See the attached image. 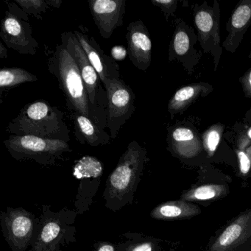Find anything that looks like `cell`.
Returning a JSON list of instances; mask_svg holds the SVG:
<instances>
[{
	"label": "cell",
	"mask_w": 251,
	"mask_h": 251,
	"mask_svg": "<svg viewBox=\"0 0 251 251\" xmlns=\"http://www.w3.org/2000/svg\"><path fill=\"white\" fill-rule=\"evenodd\" d=\"M47 67L58 80L70 112L79 113L103 130L107 129V114L92 105L78 66L62 44L57 45L50 54Z\"/></svg>",
	"instance_id": "obj_1"
},
{
	"label": "cell",
	"mask_w": 251,
	"mask_h": 251,
	"mask_svg": "<svg viewBox=\"0 0 251 251\" xmlns=\"http://www.w3.org/2000/svg\"><path fill=\"white\" fill-rule=\"evenodd\" d=\"M148 158L147 151L132 141L107 179L103 192L105 205L116 212L131 205Z\"/></svg>",
	"instance_id": "obj_2"
},
{
	"label": "cell",
	"mask_w": 251,
	"mask_h": 251,
	"mask_svg": "<svg viewBox=\"0 0 251 251\" xmlns=\"http://www.w3.org/2000/svg\"><path fill=\"white\" fill-rule=\"evenodd\" d=\"M64 117V112L58 107L39 100L20 110L10 122L7 132L15 136H33L69 142L70 130Z\"/></svg>",
	"instance_id": "obj_3"
},
{
	"label": "cell",
	"mask_w": 251,
	"mask_h": 251,
	"mask_svg": "<svg viewBox=\"0 0 251 251\" xmlns=\"http://www.w3.org/2000/svg\"><path fill=\"white\" fill-rule=\"evenodd\" d=\"M77 215L75 210L64 208L54 211L50 205H42L30 251H58L62 246L77 242L74 224Z\"/></svg>",
	"instance_id": "obj_4"
},
{
	"label": "cell",
	"mask_w": 251,
	"mask_h": 251,
	"mask_svg": "<svg viewBox=\"0 0 251 251\" xmlns=\"http://www.w3.org/2000/svg\"><path fill=\"white\" fill-rule=\"evenodd\" d=\"M4 144L17 161H34L43 166L55 165L65 154L73 152L68 142L33 136L10 135Z\"/></svg>",
	"instance_id": "obj_5"
},
{
	"label": "cell",
	"mask_w": 251,
	"mask_h": 251,
	"mask_svg": "<svg viewBox=\"0 0 251 251\" xmlns=\"http://www.w3.org/2000/svg\"><path fill=\"white\" fill-rule=\"evenodd\" d=\"M39 217L25 208L8 207L0 214L2 234L12 251H25L31 247Z\"/></svg>",
	"instance_id": "obj_6"
},
{
	"label": "cell",
	"mask_w": 251,
	"mask_h": 251,
	"mask_svg": "<svg viewBox=\"0 0 251 251\" xmlns=\"http://www.w3.org/2000/svg\"><path fill=\"white\" fill-rule=\"evenodd\" d=\"M61 43L78 66L92 105L107 114L108 96L106 90L73 31L63 33L61 36Z\"/></svg>",
	"instance_id": "obj_7"
},
{
	"label": "cell",
	"mask_w": 251,
	"mask_h": 251,
	"mask_svg": "<svg viewBox=\"0 0 251 251\" xmlns=\"http://www.w3.org/2000/svg\"><path fill=\"white\" fill-rule=\"evenodd\" d=\"M108 96L107 129L111 139L118 136L120 129L136 111V95L122 79L110 80L105 87Z\"/></svg>",
	"instance_id": "obj_8"
},
{
	"label": "cell",
	"mask_w": 251,
	"mask_h": 251,
	"mask_svg": "<svg viewBox=\"0 0 251 251\" xmlns=\"http://www.w3.org/2000/svg\"><path fill=\"white\" fill-rule=\"evenodd\" d=\"M103 172L102 163L90 155L83 157L75 164L73 176L78 180L79 186L74 205L78 215H83L90 209L100 186Z\"/></svg>",
	"instance_id": "obj_9"
},
{
	"label": "cell",
	"mask_w": 251,
	"mask_h": 251,
	"mask_svg": "<svg viewBox=\"0 0 251 251\" xmlns=\"http://www.w3.org/2000/svg\"><path fill=\"white\" fill-rule=\"evenodd\" d=\"M0 38L8 48L22 55H35L37 53L39 43L33 38L31 25L11 11H6L2 19Z\"/></svg>",
	"instance_id": "obj_10"
},
{
	"label": "cell",
	"mask_w": 251,
	"mask_h": 251,
	"mask_svg": "<svg viewBox=\"0 0 251 251\" xmlns=\"http://www.w3.org/2000/svg\"><path fill=\"white\" fill-rule=\"evenodd\" d=\"M195 23L199 35L200 43L205 52L214 55L217 69L221 55L220 36V10L217 2L213 8L202 6L195 14Z\"/></svg>",
	"instance_id": "obj_11"
},
{
	"label": "cell",
	"mask_w": 251,
	"mask_h": 251,
	"mask_svg": "<svg viewBox=\"0 0 251 251\" xmlns=\"http://www.w3.org/2000/svg\"><path fill=\"white\" fill-rule=\"evenodd\" d=\"M126 2V0H90L88 2L95 24L104 39H110L114 32L123 25Z\"/></svg>",
	"instance_id": "obj_12"
},
{
	"label": "cell",
	"mask_w": 251,
	"mask_h": 251,
	"mask_svg": "<svg viewBox=\"0 0 251 251\" xmlns=\"http://www.w3.org/2000/svg\"><path fill=\"white\" fill-rule=\"evenodd\" d=\"M73 33L78 39L91 64L99 75L104 87L110 80L121 79L120 67L117 61L104 52L94 37L84 33L83 30L79 31L75 30Z\"/></svg>",
	"instance_id": "obj_13"
},
{
	"label": "cell",
	"mask_w": 251,
	"mask_h": 251,
	"mask_svg": "<svg viewBox=\"0 0 251 251\" xmlns=\"http://www.w3.org/2000/svg\"><path fill=\"white\" fill-rule=\"evenodd\" d=\"M126 39L130 61L140 71L146 72L152 59V41L142 20L132 22L127 27Z\"/></svg>",
	"instance_id": "obj_14"
},
{
	"label": "cell",
	"mask_w": 251,
	"mask_h": 251,
	"mask_svg": "<svg viewBox=\"0 0 251 251\" xmlns=\"http://www.w3.org/2000/svg\"><path fill=\"white\" fill-rule=\"evenodd\" d=\"M251 25V0H242L235 8L229 20L228 36L223 42V48L233 53Z\"/></svg>",
	"instance_id": "obj_15"
},
{
	"label": "cell",
	"mask_w": 251,
	"mask_h": 251,
	"mask_svg": "<svg viewBox=\"0 0 251 251\" xmlns=\"http://www.w3.org/2000/svg\"><path fill=\"white\" fill-rule=\"evenodd\" d=\"M251 229V211H248L239 216L222 232L210 251H230L248 237Z\"/></svg>",
	"instance_id": "obj_16"
},
{
	"label": "cell",
	"mask_w": 251,
	"mask_h": 251,
	"mask_svg": "<svg viewBox=\"0 0 251 251\" xmlns=\"http://www.w3.org/2000/svg\"><path fill=\"white\" fill-rule=\"evenodd\" d=\"M70 117L74 124L75 138L82 145L98 147L111 144V135L90 119L76 112L70 113Z\"/></svg>",
	"instance_id": "obj_17"
},
{
	"label": "cell",
	"mask_w": 251,
	"mask_h": 251,
	"mask_svg": "<svg viewBox=\"0 0 251 251\" xmlns=\"http://www.w3.org/2000/svg\"><path fill=\"white\" fill-rule=\"evenodd\" d=\"M211 90L212 86L205 83H194L180 88L173 95L169 102L168 111L171 119L176 114L184 111L200 97L206 96Z\"/></svg>",
	"instance_id": "obj_18"
},
{
	"label": "cell",
	"mask_w": 251,
	"mask_h": 251,
	"mask_svg": "<svg viewBox=\"0 0 251 251\" xmlns=\"http://www.w3.org/2000/svg\"><path fill=\"white\" fill-rule=\"evenodd\" d=\"M201 212L197 205L183 201H169L155 207L151 217L160 220H174L193 217Z\"/></svg>",
	"instance_id": "obj_19"
},
{
	"label": "cell",
	"mask_w": 251,
	"mask_h": 251,
	"mask_svg": "<svg viewBox=\"0 0 251 251\" xmlns=\"http://www.w3.org/2000/svg\"><path fill=\"white\" fill-rule=\"evenodd\" d=\"M169 144L174 152L183 155H186V148H199V142L192 130L186 127H177L169 133ZM188 154H189L187 148Z\"/></svg>",
	"instance_id": "obj_20"
},
{
	"label": "cell",
	"mask_w": 251,
	"mask_h": 251,
	"mask_svg": "<svg viewBox=\"0 0 251 251\" xmlns=\"http://www.w3.org/2000/svg\"><path fill=\"white\" fill-rule=\"evenodd\" d=\"M38 81L37 76L27 70L19 67L3 68L0 70V88L14 87L26 83Z\"/></svg>",
	"instance_id": "obj_21"
},
{
	"label": "cell",
	"mask_w": 251,
	"mask_h": 251,
	"mask_svg": "<svg viewBox=\"0 0 251 251\" xmlns=\"http://www.w3.org/2000/svg\"><path fill=\"white\" fill-rule=\"evenodd\" d=\"M125 242L118 244L119 251H157V245L152 239L139 233L123 234Z\"/></svg>",
	"instance_id": "obj_22"
},
{
	"label": "cell",
	"mask_w": 251,
	"mask_h": 251,
	"mask_svg": "<svg viewBox=\"0 0 251 251\" xmlns=\"http://www.w3.org/2000/svg\"><path fill=\"white\" fill-rule=\"evenodd\" d=\"M191 42L189 35L186 30L180 27V25H177L173 40L170 45V54L169 58L170 61L173 58H183L186 55L190 50Z\"/></svg>",
	"instance_id": "obj_23"
},
{
	"label": "cell",
	"mask_w": 251,
	"mask_h": 251,
	"mask_svg": "<svg viewBox=\"0 0 251 251\" xmlns=\"http://www.w3.org/2000/svg\"><path fill=\"white\" fill-rule=\"evenodd\" d=\"M224 192L226 188L222 185H203L189 191L183 198L185 201H208L219 198Z\"/></svg>",
	"instance_id": "obj_24"
},
{
	"label": "cell",
	"mask_w": 251,
	"mask_h": 251,
	"mask_svg": "<svg viewBox=\"0 0 251 251\" xmlns=\"http://www.w3.org/2000/svg\"><path fill=\"white\" fill-rule=\"evenodd\" d=\"M25 12L42 20V14L47 12L49 8L47 0H16L14 1Z\"/></svg>",
	"instance_id": "obj_25"
},
{
	"label": "cell",
	"mask_w": 251,
	"mask_h": 251,
	"mask_svg": "<svg viewBox=\"0 0 251 251\" xmlns=\"http://www.w3.org/2000/svg\"><path fill=\"white\" fill-rule=\"evenodd\" d=\"M221 130L220 126H214L211 129L207 131L205 135V146L208 152L211 154L214 153L220 143V138H221Z\"/></svg>",
	"instance_id": "obj_26"
},
{
	"label": "cell",
	"mask_w": 251,
	"mask_h": 251,
	"mask_svg": "<svg viewBox=\"0 0 251 251\" xmlns=\"http://www.w3.org/2000/svg\"><path fill=\"white\" fill-rule=\"evenodd\" d=\"M151 2L155 6L161 8L167 20H168L170 16L173 15L177 5V1L173 0H151Z\"/></svg>",
	"instance_id": "obj_27"
},
{
	"label": "cell",
	"mask_w": 251,
	"mask_h": 251,
	"mask_svg": "<svg viewBox=\"0 0 251 251\" xmlns=\"http://www.w3.org/2000/svg\"><path fill=\"white\" fill-rule=\"evenodd\" d=\"M239 161V169L242 174L246 175L251 168V155L244 150L240 149L237 152Z\"/></svg>",
	"instance_id": "obj_28"
},
{
	"label": "cell",
	"mask_w": 251,
	"mask_h": 251,
	"mask_svg": "<svg viewBox=\"0 0 251 251\" xmlns=\"http://www.w3.org/2000/svg\"><path fill=\"white\" fill-rule=\"evenodd\" d=\"M128 55L127 49L122 45H116L113 47L111 50V55L110 56L116 61H121L126 59Z\"/></svg>",
	"instance_id": "obj_29"
},
{
	"label": "cell",
	"mask_w": 251,
	"mask_h": 251,
	"mask_svg": "<svg viewBox=\"0 0 251 251\" xmlns=\"http://www.w3.org/2000/svg\"><path fill=\"white\" fill-rule=\"evenodd\" d=\"M92 251H119L118 245L112 242L99 241L94 244Z\"/></svg>",
	"instance_id": "obj_30"
},
{
	"label": "cell",
	"mask_w": 251,
	"mask_h": 251,
	"mask_svg": "<svg viewBox=\"0 0 251 251\" xmlns=\"http://www.w3.org/2000/svg\"><path fill=\"white\" fill-rule=\"evenodd\" d=\"M241 83L245 96L251 98V69L242 76Z\"/></svg>",
	"instance_id": "obj_31"
},
{
	"label": "cell",
	"mask_w": 251,
	"mask_h": 251,
	"mask_svg": "<svg viewBox=\"0 0 251 251\" xmlns=\"http://www.w3.org/2000/svg\"><path fill=\"white\" fill-rule=\"evenodd\" d=\"M8 11H11L14 15L20 17L22 20L26 22H29L28 14L25 12L18 5H14L15 3H8Z\"/></svg>",
	"instance_id": "obj_32"
},
{
	"label": "cell",
	"mask_w": 251,
	"mask_h": 251,
	"mask_svg": "<svg viewBox=\"0 0 251 251\" xmlns=\"http://www.w3.org/2000/svg\"><path fill=\"white\" fill-rule=\"evenodd\" d=\"M0 58L7 59L8 58V50L2 42H0Z\"/></svg>",
	"instance_id": "obj_33"
},
{
	"label": "cell",
	"mask_w": 251,
	"mask_h": 251,
	"mask_svg": "<svg viewBox=\"0 0 251 251\" xmlns=\"http://www.w3.org/2000/svg\"><path fill=\"white\" fill-rule=\"evenodd\" d=\"M48 5L54 8H59L62 4V0H48Z\"/></svg>",
	"instance_id": "obj_34"
},
{
	"label": "cell",
	"mask_w": 251,
	"mask_h": 251,
	"mask_svg": "<svg viewBox=\"0 0 251 251\" xmlns=\"http://www.w3.org/2000/svg\"><path fill=\"white\" fill-rule=\"evenodd\" d=\"M248 137L250 138V139H251V128L249 130H248Z\"/></svg>",
	"instance_id": "obj_35"
},
{
	"label": "cell",
	"mask_w": 251,
	"mask_h": 251,
	"mask_svg": "<svg viewBox=\"0 0 251 251\" xmlns=\"http://www.w3.org/2000/svg\"><path fill=\"white\" fill-rule=\"evenodd\" d=\"M249 58H250V59L251 60V52H250V54H249Z\"/></svg>",
	"instance_id": "obj_36"
},
{
	"label": "cell",
	"mask_w": 251,
	"mask_h": 251,
	"mask_svg": "<svg viewBox=\"0 0 251 251\" xmlns=\"http://www.w3.org/2000/svg\"><path fill=\"white\" fill-rule=\"evenodd\" d=\"M62 251V250L60 249L59 251Z\"/></svg>",
	"instance_id": "obj_37"
},
{
	"label": "cell",
	"mask_w": 251,
	"mask_h": 251,
	"mask_svg": "<svg viewBox=\"0 0 251 251\" xmlns=\"http://www.w3.org/2000/svg\"><path fill=\"white\" fill-rule=\"evenodd\" d=\"M250 119H251V118H250Z\"/></svg>",
	"instance_id": "obj_38"
}]
</instances>
